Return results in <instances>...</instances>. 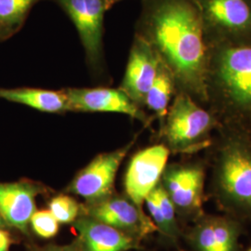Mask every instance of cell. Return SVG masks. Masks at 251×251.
Here are the masks:
<instances>
[{"label":"cell","mask_w":251,"mask_h":251,"mask_svg":"<svg viewBox=\"0 0 251 251\" xmlns=\"http://www.w3.org/2000/svg\"><path fill=\"white\" fill-rule=\"evenodd\" d=\"M135 35L172 73L177 92L207 107L208 47L198 0H142Z\"/></svg>","instance_id":"1"},{"label":"cell","mask_w":251,"mask_h":251,"mask_svg":"<svg viewBox=\"0 0 251 251\" xmlns=\"http://www.w3.org/2000/svg\"><path fill=\"white\" fill-rule=\"evenodd\" d=\"M213 151L211 193L220 207L251 222V142L242 124L222 123Z\"/></svg>","instance_id":"2"},{"label":"cell","mask_w":251,"mask_h":251,"mask_svg":"<svg viewBox=\"0 0 251 251\" xmlns=\"http://www.w3.org/2000/svg\"><path fill=\"white\" fill-rule=\"evenodd\" d=\"M207 107L222 123L251 114V44L208 47Z\"/></svg>","instance_id":"3"},{"label":"cell","mask_w":251,"mask_h":251,"mask_svg":"<svg viewBox=\"0 0 251 251\" xmlns=\"http://www.w3.org/2000/svg\"><path fill=\"white\" fill-rule=\"evenodd\" d=\"M222 121L185 92L178 91L159 127V137L172 153H195L213 143Z\"/></svg>","instance_id":"4"},{"label":"cell","mask_w":251,"mask_h":251,"mask_svg":"<svg viewBox=\"0 0 251 251\" xmlns=\"http://www.w3.org/2000/svg\"><path fill=\"white\" fill-rule=\"evenodd\" d=\"M207 47L251 44V0H198Z\"/></svg>","instance_id":"5"},{"label":"cell","mask_w":251,"mask_h":251,"mask_svg":"<svg viewBox=\"0 0 251 251\" xmlns=\"http://www.w3.org/2000/svg\"><path fill=\"white\" fill-rule=\"evenodd\" d=\"M206 164L201 160L167 165L160 183L176 211L193 223L204 214Z\"/></svg>","instance_id":"6"},{"label":"cell","mask_w":251,"mask_h":251,"mask_svg":"<svg viewBox=\"0 0 251 251\" xmlns=\"http://www.w3.org/2000/svg\"><path fill=\"white\" fill-rule=\"evenodd\" d=\"M72 21L84 47L87 63L95 72L103 66V20L105 0H55Z\"/></svg>","instance_id":"7"},{"label":"cell","mask_w":251,"mask_h":251,"mask_svg":"<svg viewBox=\"0 0 251 251\" xmlns=\"http://www.w3.org/2000/svg\"><path fill=\"white\" fill-rule=\"evenodd\" d=\"M170 154L165 144H154L136 152L130 159L126 171V193L139 208L143 209L145 199L160 182Z\"/></svg>","instance_id":"8"},{"label":"cell","mask_w":251,"mask_h":251,"mask_svg":"<svg viewBox=\"0 0 251 251\" xmlns=\"http://www.w3.org/2000/svg\"><path fill=\"white\" fill-rule=\"evenodd\" d=\"M134 139L113 152L100 153L78 172L73 179L69 190L91 202H99L108 198L114 188V182L121 162L135 144Z\"/></svg>","instance_id":"9"},{"label":"cell","mask_w":251,"mask_h":251,"mask_svg":"<svg viewBox=\"0 0 251 251\" xmlns=\"http://www.w3.org/2000/svg\"><path fill=\"white\" fill-rule=\"evenodd\" d=\"M70 112H107L124 114L148 126L154 117H149L120 88H68L64 89Z\"/></svg>","instance_id":"10"},{"label":"cell","mask_w":251,"mask_h":251,"mask_svg":"<svg viewBox=\"0 0 251 251\" xmlns=\"http://www.w3.org/2000/svg\"><path fill=\"white\" fill-rule=\"evenodd\" d=\"M241 221L230 215L203 214L186 233L193 251H240Z\"/></svg>","instance_id":"11"},{"label":"cell","mask_w":251,"mask_h":251,"mask_svg":"<svg viewBox=\"0 0 251 251\" xmlns=\"http://www.w3.org/2000/svg\"><path fill=\"white\" fill-rule=\"evenodd\" d=\"M160 59L141 36L135 35L120 89L139 106L144 108V100L156 75Z\"/></svg>","instance_id":"12"},{"label":"cell","mask_w":251,"mask_h":251,"mask_svg":"<svg viewBox=\"0 0 251 251\" xmlns=\"http://www.w3.org/2000/svg\"><path fill=\"white\" fill-rule=\"evenodd\" d=\"M90 218L141 239L157 231L152 220L130 200L103 199L90 208Z\"/></svg>","instance_id":"13"},{"label":"cell","mask_w":251,"mask_h":251,"mask_svg":"<svg viewBox=\"0 0 251 251\" xmlns=\"http://www.w3.org/2000/svg\"><path fill=\"white\" fill-rule=\"evenodd\" d=\"M40 192L41 187L29 180L0 182V215L6 225L26 233Z\"/></svg>","instance_id":"14"},{"label":"cell","mask_w":251,"mask_h":251,"mask_svg":"<svg viewBox=\"0 0 251 251\" xmlns=\"http://www.w3.org/2000/svg\"><path fill=\"white\" fill-rule=\"evenodd\" d=\"M82 251H127L139 249V238L93 218L74 222Z\"/></svg>","instance_id":"15"},{"label":"cell","mask_w":251,"mask_h":251,"mask_svg":"<svg viewBox=\"0 0 251 251\" xmlns=\"http://www.w3.org/2000/svg\"><path fill=\"white\" fill-rule=\"evenodd\" d=\"M0 99L20 103L37 111L50 114L70 112L64 90H49L34 88L0 89Z\"/></svg>","instance_id":"16"},{"label":"cell","mask_w":251,"mask_h":251,"mask_svg":"<svg viewBox=\"0 0 251 251\" xmlns=\"http://www.w3.org/2000/svg\"><path fill=\"white\" fill-rule=\"evenodd\" d=\"M177 93V86L171 70L160 61L156 75L144 100V107L158 119L159 127L167 117L172 100Z\"/></svg>","instance_id":"17"},{"label":"cell","mask_w":251,"mask_h":251,"mask_svg":"<svg viewBox=\"0 0 251 251\" xmlns=\"http://www.w3.org/2000/svg\"><path fill=\"white\" fill-rule=\"evenodd\" d=\"M43 0H0V42L17 34L36 4Z\"/></svg>","instance_id":"18"},{"label":"cell","mask_w":251,"mask_h":251,"mask_svg":"<svg viewBox=\"0 0 251 251\" xmlns=\"http://www.w3.org/2000/svg\"><path fill=\"white\" fill-rule=\"evenodd\" d=\"M152 193L156 198L158 206L160 207L162 216L167 225L168 235L167 238L176 241L179 237V231L178 223L176 220V209L173 205L170 197L168 196L165 189L163 188L161 183L159 182L157 186L152 190Z\"/></svg>","instance_id":"19"},{"label":"cell","mask_w":251,"mask_h":251,"mask_svg":"<svg viewBox=\"0 0 251 251\" xmlns=\"http://www.w3.org/2000/svg\"><path fill=\"white\" fill-rule=\"evenodd\" d=\"M50 211L59 224L74 223L79 212L78 203L68 196H58L50 202Z\"/></svg>","instance_id":"20"},{"label":"cell","mask_w":251,"mask_h":251,"mask_svg":"<svg viewBox=\"0 0 251 251\" xmlns=\"http://www.w3.org/2000/svg\"><path fill=\"white\" fill-rule=\"evenodd\" d=\"M34 232L42 238H51L59 231V222L50 210L36 211L30 220Z\"/></svg>","instance_id":"21"},{"label":"cell","mask_w":251,"mask_h":251,"mask_svg":"<svg viewBox=\"0 0 251 251\" xmlns=\"http://www.w3.org/2000/svg\"><path fill=\"white\" fill-rule=\"evenodd\" d=\"M40 251H82L80 241L63 247H49Z\"/></svg>","instance_id":"22"},{"label":"cell","mask_w":251,"mask_h":251,"mask_svg":"<svg viewBox=\"0 0 251 251\" xmlns=\"http://www.w3.org/2000/svg\"><path fill=\"white\" fill-rule=\"evenodd\" d=\"M11 244L9 233L0 228V251H9Z\"/></svg>","instance_id":"23"},{"label":"cell","mask_w":251,"mask_h":251,"mask_svg":"<svg viewBox=\"0 0 251 251\" xmlns=\"http://www.w3.org/2000/svg\"><path fill=\"white\" fill-rule=\"evenodd\" d=\"M240 124H242L243 126L245 127V129H246V131H247L248 136H249V138H250L251 142V114L243 122H241Z\"/></svg>","instance_id":"24"},{"label":"cell","mask_w":251,"mask_h":251,"mask_svg":"<svg viewBox=\"0 0 251 251\" xmlns=\"http://www.w3.org/2000/svg\"><path fill=\"white\" fill-rule=\"evenodd\" d=\"M122 0H105V3H106V9H110L114 5L117 4L118 2H120Z\"/></svg>","instance_id":"25"},{"label":"cell","mask_w":251,"mask_h":251,"mask_svg":"<svg viewBox=\"0 0 251 251\" xmlns=\"http://www.w3.org/2000/svg\"><path fill=\"white\" fill-rule=\"evenodd\" d=\"M5 225H6V223H5V221L3 220L2 216L0 215V228H4Z\"/></svg>","instance_id":"26"},{"label":"cell","mask_w":251,"mask_h":251,"mask_svg":"<svg viewBox=\"0 0 251 251\" xmlns=\"http://www.w3.org/2000/svg\"><path fill=\"white\" fill-rule=\"evenodd\" d=\"M248 251H251V249H249V250H248Z\"/></svg>","instance_id":"27"},{"label":"cell","mask_w":251,"mask_h":251,"mask_svg":"<svg viewBox=\"0 0 251 251\" xmlns=\"http://www.w3.org/2000/svg\"></svg>","instance_id":"28"}]
</instances>
